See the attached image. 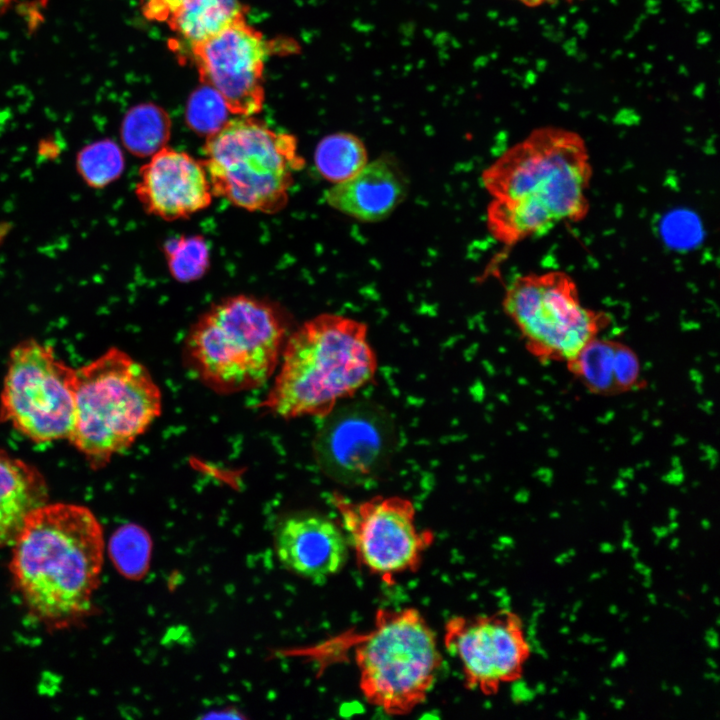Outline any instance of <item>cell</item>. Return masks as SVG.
<instances>
[{
    "label": "cell",
    "instance_id": "obj_1",
    "mask_svg": "<svg viewBox=\"0 0 720 720\" xmlns=\"http://www.w3.org/2000/svg\"><path fill=\"white\" fill-rule=\"evenodd\" d=\"M592 175L581 135L555 126L532 130L481 174L492 196L486 213L490 234L513 246L560 223L582 221L590 209Z\"/></svg>",
    "mask_w": 720,
    "mask_h": 720
},
{
    "label": "cell",
    "instance_id": "obj_2",
    "mask_svg": "<svg viewBox=\"0 0 720 720\" xmlns=\"http://www.w3.org/2000/svg\"><path fill=\"white\" fill-rule=\"evenodd\" d=\"M11 547L13 584L32 616L64 628L88 615L104 555L102 526L88 507L44 503L28 516Z\"/></svg>",
    "mask_w": 720,
    "mask_h": 720
},
{
    "label": "cell",
    "instance_id": "obj_3",
    "mask_svg": "<svg viewBox=\"0 0 720 720\" xmlns=\"http://www.w3.org/2000/svg\"><path fill=\"white\" fill-rule=\"evenodd\" d=\"M367 330L365 323L333 313L304 322L287 338L279 372L260 406L284 419L327 416L375 376Z\"/></svg>",
    "mask_w": 720,
    "mask_h": 720
},
{
    "label": "cell",
    "instance_id": "obj_4",
    "mask_svg": "<svg viewBox=\"0 0 720 720\" xmlns=\"http://www.w3.org/2000/svg\"><path fill=\"white\" fill-rule=\"evenodd\" d=\"M161 410V391L147 368L111 347L76 369L68 441L97 470L144 434Z\"/></svg>",
    "mask_w": 720,
    "mask_h": 720
},
{
    "label": "cell",
    "instance_id": "obj_5",
    "mask_svg": "<svg viewBox=\"0 0 720 720\" xmlns=\"http://www.w3.org/2000/svg\"><path fill=\"white\" fill-rule=\"evenodd\" d=\"M285 321L271 303L236 295L213 304L193 324L185 355L200 381L217 393L258 388L279 364Z\"/></svg>",
    "mask_w": 720,
    "mask_h": 720
},
{
    "label": "cell",
    "instance_id": "obj_6",
    "mask_svg": "<svg viewBox=\"0 0 720 720\" xmlns=\"http://www.w3.org/2000/svg\"><path fill=\"white\" fill-rule=\"evenodd\" d=\"M201 161L214 196L252 212L276 213L305 164L294 135L252 116L228 120L206 137Z\"/></svg>",
    "mask_w": 720,
    "mask_h": 720
},
{
    "label": "cell",
    "instance_id": "obj_7",
    "mask_svg": "<svg viewBox=\"0 0 720 720\" xmlns=\"http://www.w3.org/2000/svg\"><path fill=\"white\" fill-rule=\"evenodd\" d=\"M354 658L363 697L391 716L424 703L442 665L434 631L409 607L378 610Z\"/></svg>",
    "mask_w": 720,
    "mask_h": 720
},
{
    "label": "cell",
    "instance_id": "obj_8",
    "mask_svg": "<svg viewBox=\"0 0 720 720\" xmlns=\"http://www.w3.org/2000/svg\"><path fill=\"white\" fill-rule=\"evenodd\" d=\"M503 310L526 349L542 363L570 361L608 324V315L585 306L566 272L527 273L507 286Z\"/></svg>",
    "mask_w": 720,
    "mask_h": 720
},
{
    "label": "cell",
    "instance_id": "obj_9",
    "mask_svg": "<svg viewBox=\"0 0 720 720\" xmlns=\"http://www.w3.org/2000/svg\"><path fill=\"white\" fill-rule=\"evenodd\" d=\"M76 369L34 339L9 353L0 392V422L38 444L68 440L74 421Z\"/></svg>",
    "mask_w": 720,
    "mask_h": 720
},
{
    "label": "cell",
    "instance_id": "obj_10",
    "mask_svg": "<svg viewBox=\"0 0 720 720\" xmlns=\"http://www.w3.org/2000/svg\"><path fill=\"white\" fill-rule=\"evenodd\" d=\"M332 502L360 566L388 583L418 570L434 535L418 528L409 499L377 496L356 503L335 494Z\"/></svg>",
    "mask_w": 720,
    "mask_h": 720
},
{
    "label": "cell",
    "instance_id": "obj_11",
    "mask_svg": "<svg viewBox=\"0 0 720 720\" xmlns=\"http://www.w3.org/2000/svg\"><path fill=\"white\" fill-rule=\"evenodd\" d=\"M317 432L315 459L329 477L359 484L384 469L394 447V427L383 409L368 402L335 408Z\"/></svg>",
    "mask_w": 720,
    "mask_h": 720
},
{
    "label": "cell",
    "instance_id": "obj_12",
    "mask_svg": "<svg viewBox=\"0 0 720 720\" xmlns=\"http://www.w3.org/2000/svg\"><path fill=\"white\" fill-rule=\"evenodd\" d=\"M269 48L264 36L243 17L191 51L202 82L219 93L230 113L253 116L264 104Z\"/></svg>",
    "mask_w": 720,
    "mask_h": 720
},
{
    "label": "cell",
    "instance_id": "obj_13",
    "mask_svg": "<svg viewBox=\"0 0 720 720\" xmlns=\"http://www.w3.org/2000/svg\"><path fill=\"white\" fill-rule=\"evenodd\" d=\"M521 620L503 609L497 616H455L445 625L444 645L462 670L465 687L489 694L518 674L529 643Z\"/></svg>",
    "mask_w": 720,
    "mask_h": 720
},
{
    "label": "cell",
    "instance_id": "obj_14",
    "mask_svg": "<svg viewBox=\"0 0 720 720\" xmlns=\"http://www.w3.org/2000/svg\"><path fill=\"white\" fill-rule=\"evenodd\" d=\"M135 194L148 214L169 221L206 209L214 196L202 162L167 146L141 167Z\"/></svg>",
    "mask_w": 720,
    "mask_h": 720
},
{
    "label": "cell",
    "instance_id": "obj_15",
    "mask_svg": "<svg viewBox=\"0 0 720 720\" xmlns=\"http://www.w3.org/2000/svg\"><path fill=\"white\" fill-rule=\"evenodd\" d=\"M348 541L332 519L315 512L282 518L274 531L280 563L292 573L315 582L338 574L348 560Z\"/></svg>",
    "mask_w": 720,
    "mask_h": 720
},
{
    "label": "cell",
    "instance_id": "obj_16",
    "mask_svg": "<svg viewBox=\"0 0 720 720\" xmlns=\"http://www.w3.org/2000/svg\"><path fill=\"white\" fill-rule=\"evenodd\" d=\"M406 178L389 158L368 162L352 178L333 184L325 193L327 204L362 222H378L388 217L403 201Z\"/></svg>",
    "mask_w": 720,
    "mask_h": 720
},
{
    "label": "cell",
    "instance_id": "obj_17",
    "mask_svg": "<svg viewBox=\"0 0 720 720\" xmlns=\"http://www.w3.org/2000/svg\"><path fill=\"white\" fill-rule=\"evenodd\" d=\"M569 372L591 393L618 395L643 385L640 360L628 345L611 339H591L566 363Z\"/></svg>",
    "mask_w": 720,
    "mask_h": 720
},
{
    "label": "cell",
    "instance_id": "obj_18",
    "mask_svg": "<svg viewBox=\"0 0 720 720\" xmlns=\"http://www.w3.org/2000/svg\"><path fill=\"white\" fill-rule=\"evenodd\" d=\"M48 502V486L32 464L0 449V548L11 545L28 516Z\"/></svg>",
    "mask_w": 720,
    "mask_h": 720
},
{
    "label": "cell",
    "instance_id": "obj_19",
    "mask_svg": "<svg viewBox=\"0 0 720 720\" xmlns=\"http://www.w3.org/2000/svg\"><path fill=\"white\" fill-rule=\"evenodd\" d=\"M243 17L238 0H185L166 23L191 48Z\"/></svg>",
    "mask_w": 720,
    "mask_h": 720
},
{
    "label": "cell",
    "instance_id": "obj_20",
    "mask_svg": "<svg viewBox=\"0 0 720 720\" xmlns=\"http://www.w3.org/2000/svg\"><path fill=\"white\" fill-rule=\"evenodd\" d=\"M170 134L169 115L151 103L132 107L124 116L120 128L123 146L138 157L152 156L166 147Z\"/></svg>",
    "mask_w": 720,
    "mask_h": 720
},
{
    "label": "cell",
    "instance_id": "obj_21",
    "mask_svg": "<svg viewBox=\"0 0 720 720\" xmlns=\"http://www.w3.org/2000/svg\"><path fill=\"white\" fill-rule=\"evenodd\" d=\"M368 162L363 141L349 132H337L323 137L314 153L317 171L333 184L352 178Z\"/></svg>",
    "mask_w": 720,
    "mask_h": 720
},
{
    "label": "cell",
    "instance_id": "obj_22",
    "mask_svg": "<svg viewBox=\"0 0 720 720\" xmlns=\"http://www.w3.org/2000/svg\"><path fill=\"white\" fill-rule=\"evenodd\" d=\"M124 167L122 149L110 139L89 143L76 156V169L82 180L92 188L111 184L121 176Z\"/></svg>",
    "mask_w": 720,
    "mask_h": 720
},
{
    "label": "cell",
    "instance_id": "obj_23",
    "mask_svg": "<svg viewBox=\"0 0 720 720\" xmlns=\"http://www.w3.org/2000/svg\"><path fill=\"white\" fill-rule=\"evenodd\" d=\"M164 254L170 274L181 282L200 279L210 263L208 244L198 235L181 236L167 241Z\"/></svg>",
    "mask_w": 720,
    "mask_h": 720
},
{
    "label": "cell",
    "instance_id": "obj_24",
    "mask_svg": "<svg viewBox=\"0 0 720 720\" xmlns=\"http://www.w3.org/2000/svg\"><path fill=\"white\" fill-rule=\"evenodd\" d=\"M149 534L137 525L121 527L113 535L111 553L120 572L133 579L141 578L149 568L151 557Z\"/></svg>",
    "mask_w": 720,
    "mask_h": 720
},
{
    "label": "cell",
    "instance_id": "obj_25",
    "mask_svg": "<svg viewBox=\"0 0 720 720\" xmlns=\"http://www.w3.org/2000/svg\"><path fill=\"white\" fill-rule=\"evenodd\" d=\"M230 113L225 101L213 88L205 85L190 96L185 119L195 133L208 137L221 129Z\"/></svg>",
    "mask_w": 720,
    "mask_h": 720
},
{
    "label": "cell",
    "instance_id": "obj_26",
    "mask_svg": "<svg viewBox=\"0 0 720 720\" xmlns=\"http://www.w3.org/2000/svg\"><path fill=\"white\" fill-rule=\"evenodd\" d=\"M185 0H142V11L150 21L166 22Z\"/></svg>",
    "mask_w": 720,
    "mask_h": 720
},
{
    "label": "cell",
    "instance_id": "obj_27",
    "mask_svg": "<svg viewBox=\"0 0 720 720\" xmlns=\"http://www.w3.org/2000/svg\"><path fill=\"white\" fill-rule=\"evenodd\" d=\"M513 692L516 701H530L534 697V692L522 680H514Z\"/></svg>",
    "mask_w": 720,
    "mask_h": 720
},
{
    "label": "cell",
    "instance_id": "obj_28",
    "mask_svg": "<svg viewBox=\"0 0 720 720\" xmlns=\"http://www.w3.org/2000/svg\"><path fill=\"white\" fill-rule=\"evenodd\" d=\"M706 640L711 648L716 649L718 647V636L715 630L711 629L707 632Z\"/></svg>",
    "mask_w": 720,
    "mask_h": 720
},
{
    "label": "cell",
    "instance_id": "obj_29",
    "mask_svg": "<svg viewBox=\"0 0 720 720\" xmlns=\"http://www.w3.org/2000/svg\"><path fill=\"white\" fill-rule=\"evenodd\" d=\"M626 656L624 653H619L612 662V667H618L625 663Z\"/></svg>",
    "mask_w": 720,
    "mask_h": 720
},
{
    "label": "cell",
    "instance_id": "obj_30",
    "mask_svg": "<svg viewBox=\"0 0 720 720\" xmlns=\"http://www.w3.org/2000/svg\"><path fill=\"white\" fill-rule=\"evenodd\" d=\"M15 0H0V14L6 11Z\"/></svg>",
    "mask_w": 720,
    "mask_h": 720
},
{
    "label": "cell",
    "instance_id": "obj_31",
    "mask_svg": "<svg viewBox=\"0 0 720 720\" xmlns=\"http://www.w3.org/2000/svg\"><path fill=\"white\" fill-rule=\"evenodd\" d=\"M527 6L534 7L542 4L545 0H519Z\"/></svg>",
    "mask_w": 720,
    "mask_h": 720
},
{
    "label": "cell",
    "instance_id": "obj_32",
    "mask_svg": "<svg viewBox=\"0 0 720 720\" xmlns=\"http://www.w3.org/2000/svg\"><path fill=\"white\" fill-rule=\"evenodd\" d=\"M613 549L614 547L612 546V544L604 543L601 545V550L605 553H610L613 551Z\"/></svg>",
    "mask_w": 720,
    "mask_h": 720
},
{
    "label": "cell",
    "instance_id": "obj_33",
    "mask_svg": "<svg viewBox=\"0 0 720 720\" xmlns=\"http://www.w3.org/2000/svg\"><path fill=\"white\" fill-rule=\"evenodd\" d=\"M568 559H569V554H568V553H565V554L560 555V556L556 559V561H557L558 563H563V562L567 561Z\"/></svg>",
    "mask_w": 720,
    "mask_h": 720
},
{
    "label": "cell",
    "instance_id": "obj_34",
    "mask_svg": "<svg viewBox=\"0 0 720 720\" xmlns=\"http://www.w3.org/2000/svg\"><path fill=\"white\" fill-rule=\"evenodd\" d=\"M545 691V686L543 684H539L536 688V692L543 693Z\"/></svg>",
    "mask_w": 720,
    "mask_h": 720
},
{
    "label": "cell",
    "instance_id": "obj_35",
    "mask_svg": "<svg viewBox=\"0 0 720 720\" xmlns=\"http://www.w3.org/2000/svg\"><path fill=\"white\" fill-rule=\"evenodd\" d=\"M624 702L622 700H616L614 701V706L616 708H621L623 706Z\"/></svg>",
    "mask_w": 720,
    "mask_h": 720
},
{
    "label": "cell",
    "instance_id": "obj_36",
    "mask_svg": "<svg viewBox=\"0 0 720 720\" xmlns=\"http://www.w3.org/2000/svg\"><path fill=\"white\" fill-rule=\"evenodd\" d=\"M678 544H679V540L675 538V539L671 542V548H676V547L678 546Z\"/></svg>",
    "mask_w": 720,
    "mask_h": 720
},
{
    "label": "cell",
    "instance_id": "obj_37",
    "mask_svg": "<svg viewBox=\"0 0 720 720\" xmlns=\"http://www.w3.org/2000/svg\"><path fill=\"white\" fill-rule=\"evenodd\" d=\"M708 663L711 667L716 668V663L713 660H708Z\"/></svg>",
    "mask_w": 720,
    "mask_h": 720
},
{
    "label": "cell",
    "instance_id": "obj_38",
    "mask_svg": "<svg viewBox=\"0 0 720 720\" xmlns=\"http://www.w3.org/2000/svg\"><path fill=\"white\" fill-rule=\"evenodd\" d=\"M649 598H650V601H651L652 603H655L656 598H655V596H654L653 594H650V595H649Z\"/></svg>",
    "mask_w": 720,
    "mask_h": 720
},
{
    "label": "cell",
    "instance_id": "obj_39",
    "mask_svg": "<svg viewBox=\"0 0 720 720\" xmlns=\"http://www.w3.org/2000/svg\"><path fill=\"white\" fill-rule=\"evenodd\" d=\"M612 608L613 609H610L611 612H613V613L617 612V609H615V607H612Z\"/></svg>",
    "mask_w": 720,
    "mask_h": 720
}]
</instances>
